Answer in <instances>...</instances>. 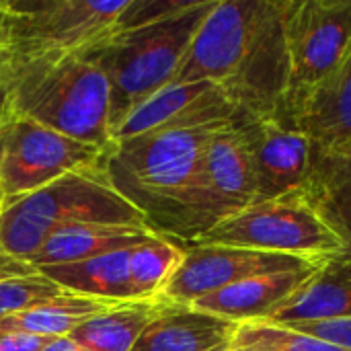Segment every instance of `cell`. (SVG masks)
Returning a JSON list of instances; mask_svg holds the SVG:
<instances>
[{
	"label": "cell",
	"instance_id": "6da1fadb",
	"mask_svg": "<svg viewBox=\"0 0 351 351\" xmlns=\"http://www.w3.org/2000/svg\"><path fill=\"white\" fill-rule=\"evenodd\" d=\"M290 0H216L171 84L212 82L245 121H284Z\"/></svg>",
	"mask_w": 351,
	"mask_h": 351
},
{
	"label": "cell",
	"instance_id": "7a4b0ae2",
	"mask_svg": "<svg viewBox=\"0 0 351 351\" xmlns=\"http://www.w3.org/2000/svg\"><path fill=\"white\" fill-rule=\"evenodd\" d=\"M21 119L97 148H113L109 84L93 56L0 47V132Z\"/></svg>",
	"mask_w": 351,
	"mask_h": 351
},
{
	"label": "cell",
	"instance_id": "3957f363",
	"mask_svg": "<svg viewBox=\"0 0 351 351\" xmlns=\"http://www.w3.org/2000/svg\"><path fill=\"white\" fill-rule=\"evenodd\" d=\"M222 128L228 125L160 130L113 144L107 175L156 234L181 245L202 234V160L208 140Z\"/></svg>",
	"mask_w": 351,
	"mask_h": 351
},
{
	"label": "cell",
	"instance_id": "277c9868",
	"mask_svg": "<svg viewBox=\"0 0 351 351\" xmlns=\"http://www.w3.org/2000/svg\"><path fill=\"white\" fill-rule=\"evenodd\" d=\"M216 0H185L156 21L121 29L90 53L109 84L111 136L146 99L169 86L181 60Z\"/></svg>",
	"mask_w": 351,
	"mask_h": 351
},
{
	"label": "cell",
	"instance_id": "5b68a950",
	"mask_svg": "<svg viewBox=\"0 0 351 351\" xmlns=\"http://www.w3.org/2000/svg\"><path fill=\"white\" fill-rule=\"evenodd\" d=\"M105 165L70 173L39 191L6 202L0 216V255L29 263L53 230L70 224L150 228L142 212L113 187Z\"/></svg>",
	"mask_w": 351,
	"mask_h": 351
},
{
	"label": "cell",
	"instance_id": "8992f818",
	"mask_svg": "<svg viewBox=\"0 0 351 351\" xmlns=\"http://www.w3.org/2000/svg\"><path fill=\"white\" fill-rule=\"evenodd\" d=\"M132 0H0V47L19 53H95L125 29Z\"/></svg>",
	"mask_w": 351,
	"mask_h": 351
},
{
	"label": "cell",
	"instance_id": "52a82bcc",
	"mask_svg": "<svg viewBox=\"0 0 351 351\" xmlns=\"http://www.w3.org/2000/svg\"><path fill=\"white\" fill-rule=\"evenodd\" d=\"M187 245L239 247L311 263H327L346 255L341 241L300 193L251 204Z\"/></svg>",
	"mask_w": 351,
	"mask_h": 351
},
{
	"label": "cell",
	"instance_id": "ba28073f",
	"mask_svg": "<svg viewBox=\"0 0 351 351\" xmlns=\"http://www.w3.org/2000/svg\"><path fill=\"white\" fill-rule=\"evenodd\" d=\"M286 41L284 123L294 128L315 93L351 51V0H290Z\"/></svg>",
	"mask_w": 351,
	"mask_h": 351
},
{
	"label": "cell",
	"instance_id": "9c48e42d",
	"mask_svg": "<svg viewBox=\"0 0 351 351\" xmlns=\"http://www.w3.org/2000/svg\"><path fill=\"white\" fill-rule=\"evenodd\" d=\"M109 152L35 121H12L0 132V189L6 202L19 199L70 173L103 167Z\"/></svg>",
	"mask_w": 351,
	"mask_h": 351
},
{
	"label": "cell",
	"instance_id": "30bf717a",
	"mask_svg": "<svg viewBox=\"0 0 351 351\" xmlns=\"http://www.w3.org/2000/svg\"><path fill=\"white\" fill-rule=\"evenodd\" d=\"M185 257L160 294V302L189 306L247 278L280 271L313 269L325 263H311L286 255H271L239 247L220 245H183Z\"/></svg>",
	"mask_w": 351,
	"mask_h": 351
},
{
	"label": "cell",
	"instance_id": "8fae6325",
	"mask_svg": "<svg viewBox=\"0 0 351 351\" xmlns=\"http://www.w3.org/2000/svg\"><path fill=\"white\" fill-rule=\"evenodd\" d=\"M247 144L255 204L300 193L315 169V142L280 119H257L241 123Z\"/></svg>",
	"mask_w": 351,
	"mask_h": 351
},
{
	"label": "cell",
	"instance_id": "7c38bea8",
	"mask_svg": "<svg viewBox=\"0 0 351 351\" xmlns=\"http://www.w3.org/2000/svg\"><path fill=\"white\" fill-rule=\"evenodd\" d=\"M247 123L234 103L212 82L169 84L140 107L113 134V144L160 130Z\"/></svg>",
	"mask_w": 351,
	"mask_h": 351
},
{
	"label": "cell",
	"instance_id": "4fadbf2b",
	"mask_svg": "<svg viewBox=\"0 0 351 351\" xmlns=\"http://www.w3.org/2000/svg\"><path fill=\"white\" fill-rule=\"evenodd\" d=\"M251 204H255V185L247 144L241 125H228L218 130L204 150L199 183L202 234Z\"/></svg>",
	"mask_w": 351,
	"mask_h": 351
},
{
	"label": "cell",
	"instance_id": "5bb4252c",
	"mask_svg": "<svg viewBox=\"0 0 351 351\" xmlns=\"http://www.w3.org/2000/svg\"><path fill=\"white\" fill-rule=\"evenodd\" d=\"M321 267L263 274V276L247 278V280L237 282L228 288H222L210 296H204L189 306H193L195 311L220 317L224 321H230L234 325L265 323Z\"/></svg>",
	"mask_w": 351,
	"mask_h": 351
},
{
	"label": "cell",
	"instance_id": "9a60e30c",
	"mask_svg": "<svg viewBox=\"0 0 351 351\" xmlns=\"http://www.w3.org/2000/svg\"><path fill=\"white\" fill-rule=\"evenodd\" d=\"M237 325L193 306L160 304L132 351H224Z\"/></svg>",
	"mask_w": 351,
	"mask_h": 351
},
{
	"label": "cell",
	"instance_id": "2e32d148",
	"mask_svg": "<svg viewBox=\"0 0 351 351\" xmlns=\"http://www.w3.org/2000/svg\"><path fill=\"white\" fill-rule=\"evenodd\" d=\"M341 319H351V261L348 257L327 261L265 323L298 325Z\"/></svg>",
	"mask_w": 351,
	"mask_h": 351
},
{
	"label": "cell",
	"instance_id": "e0dca14e",
	"mask_svg": "<svg viewBox=\"0 0 351 351\" xmlns=\"http://www.w3.org/2000/svg\"><path fill=\"white\" fill-rule=\"evenodd\" d=\"M156 232L142 226H109V224H70L53 230L39 251L29 259L35 269L51 265L80 263L105 253L138 247Z\"/></svg>",
	"mask_w": 351,
	"mask_h": 351
},
{
	"label": "cell",
	"instance_id": "ac0fdd59",
	"mask_svg": "<svg viewBox=\"0 0 351 351\" xmlns=\"http://www.w3.org/2000/svg\"><path fill=\"white\" fill-rule=\"evenodd\" d=\"M319 152H351V51L315 93L296 125Z\"/></svg>",
	"mask_w": 351,
	"mask_h": 351
},
{
	"label": "cell",
	"instance_id": "d6986e66",
	"mask_svg": "<svg viewBox=\"0 0 351 351\" xmlns=\"http://www.w3.org/2000/svg\"><path fill=\"white\" fill-rule=\"evenodd\" d=\"M300 195L341 241L343 257H351V152L317 150L313 175Z\"/></svg>",
	"mask_w": 351,
	"mask_h": 351
},
{
	"label": "cell",
	"instance_id": "ffe728a7",
	"mask_svg": "<svg viewBox=\"0 0 351 351\" xmlns=\"http://www.w3.org/2000/svg\"><path fill=\"white\" fill-rule=\"evenodd\" d=\"M134 249V247H132ZM132 249H121L105 253L80 263L51 265L39 269L45 278L58 284L64 292L107 300V302H134V292L130 284V253Z\"/></svg>",
	"mask_w": 351,
	"mask_h": 351
},
{
	"label": "cell",
	"instance_id": "44dd1931",
	"mask_svg": "<svg viewBox=\"0 0 351 351\" xmlns=\"http://www.w3.org/2000/svg\"><path fill=\"white\" fill-rule=\"evenodd\" d=\"M160 304V300L113 304L84 321L68 337L88 351H132Z\"/></svg>",
	"mask_w": 351,
	"mask_h": 351
},
{
	"label": "cell",
	"instance_id": "7402d4cb",
	"mask_svg": "<svg viewBox=\"0 0 351 351\" xmlns=\"http://www.w3.org/2000/svg\"><path fill=\"white\" fill-rule=\"evenodd\" d=\"M117 302L86 298L78 294L64 292L58 298L31 306L23 313L0 319V331H19L45 339L68 337L76 327H80L90 317L103 313Z\"/></svg>",
	"mask_w": 351,
	"mask_h": 351
},
{
	"label": "cell",
	"instance_id": "603a6c76",
	"mask_svg": "<svg viewBox=\"0 0 351 351\" xmlns=\"http://www.w3.org/2000/svg\"><path fill=\"white\" fill-rule=\"evenodd\" d=\"M185 247L162 234H154L130 253V284L136 300H158L165 286L179 269Z\"/></svg>",
	"mask_w": 351,
	"mask_h": 351
},
{
	"label": "cell",
	"instance_id": "cb8c5ba5",
	"mask_svg": "<svg viewBox=\"0 0 351 351\" xmlns=\"http://www.w3.org/2000/svg\"><path fill=\"white\" fill-rule=\"evenodd\" d=\"M224 351H346L274 323H241Z\"/></svg>",
	"mask_w": 351,
	"mask_h": 351
},
{
	"label": "cell",
	"instance_id": "d4e9b609",
	"mask_svg": "<svg viewBox=\"0 0 351 351\" xmlns=\"http://www.w3.org/2000/svg\"><path fill=\"white\" fill-rule=\"evenodd\" d=\"M64 290L39 269L27 267L0 276V319L23 313L31 306L62 296Z\"/></svg>",
	"mask_w": 351,
	"mask_h": 351
},
{
	"label": "cell",
	"instance_id": "484cf974",
	"mask_svg": "<svg viewBox=\"0 0 351 351\" xmlns=\"http://www.w3.org/2000/svg\"><path fill=\"white\" fill-rule=\"evenodd\" d=\"M284 327H290L298 333L311 335L315 339L351 351V319L325 321V323H298V325H284Z\"/></svg>",
	"mask_w": 351,
	"mask_h": 351
},
{
	"label": "cell",
	"instance_id": "4316f807",
	"mask_svg": "<svg viewBox=\"0 0 351 351\" xmlns=\"http://www.w3.org/2000/svg\"><path fill=\"white\" fill-rule=\"evenodd\" d=\"M45 343V337L19 331H0V351H39Z\"/></svg>",
	"mask_w": 351,
	"mask_h": 351
},
{
	"label": "cell",
	"instance_id": "83f0119b",
	"mask_svg": "<svg viewBox=\"0 0 351 351\" xmlns=\"http://www.w3.org/2000/svg\"><path fill=\"white\" fill-rule=\"evenodd\" d=\"M39 351H88L84 350L82 346H78L76 341H72L70 337H53L47 339V343Z\"/></svg>",
	"mask_w": 351,
	"mask_h": 351
},
{
	"label": "cell",
	"instance_id": "f1b7e54d",
	"mask_svg": "<svg viewBox=\"0 0 351 351\" xmlns=\"http://www.w3.org/2000/svg\"><path fill=\"white\" fill-rule=\"evenodd\" d=\"M4 208H6V197H4V193H2V189H0V216H2V212H4Z\"/></svg>",
	"mask_w": 351,
	"mask_h": 351
},
{
	"label": "cell",
	"instance_id": "f546056e",
	"mask_svg": "<svg viewBox=\"0 0 351 351\" xmlns=\"http://www.w3.org/2000/svg\"><path fill=\"white\" fill-rule=\"evenodd\" d=\"M348 259H350V261H351V257H348Z\"/></svg>",
	"mask_w": 351,
	"mask_h": 351
}]
</instances>
